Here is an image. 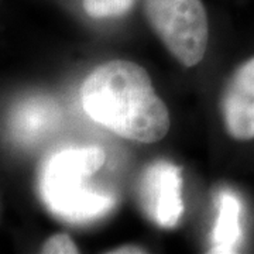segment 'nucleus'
Instances as JSON below:
<instances>
[{"mask_svg":"<svg viewBox=\"0 0 254 254\" xmlns=\"http://www.w3.org/2000/svg\"><path fill=\"white\" fill-rule=\"evenodd\" d=\"M86 115L115 134L157 143L170 130V113L143 66L113 60L95 68L81 89Z\"/></svg>","mask_w":254,"mask_h":254,"instance_id":"1","label":"nucleus"},{"mask_svg":"<svg viewBox=\"0 0 254 254\" xmlns=\"http://www.w3.org/2000/svg\"><path fill=\"white\" fill-rule=\"evenodd\" d=\"M106 161L98 145L65 148L48 158L41 171L40 190L48 209L71 223H89L106 216L116 198L91 187V180Z\"/></svg>","mask_w":254,"mask_h":254,"instance_id":"2","label":"nucleus"},{"mask_svg":"<svg viewBox=\"0 0 254 254\" xmlns=\"http://www.w3.org/2000/svg\"><path fill=\"white\" fill-rule=\"evenodd\" d=\"M148 24L178 63L199 64L208 47V16L200 0H143Z\"/></svg>","mask_w":254,"mask_h":254,"instance_id":"3","label":"nucleus"},{"mask_svg":"<svg viewBox=\"0 0 254 254\" xmlns=\"http://www.w3.org/2000/svg\"><path fill=\"white\" fill-rule=\"evenodd\" d=\"M181 168L155 161L145 168L138 185V199L147 218L163 229L175 227L184 215Z\"/></svg>","mask_w":254,"mask_h":254,"instance_id":"4","label":"nucleus"},{"mask_svg":"<svg viewBox=\"0 0 254 254\" xmlns=\"http://www.w3.org/2000/svg\"><path fill=\"white\" fill-rule=\"evenodd\" d=\"M226 131L235 140L254 138V57L237 68L222 99Z\"/></svg>","mask_w":254,"mask_h":254,"instance_id":"5","label":"nucleus"},{"mask_svg":"<svg viewBox=\"0 0 254 254\" xmlns=\"http://www.w3.org/2000/svg\"><path fill=\"white\" fill-rule=\"evenodd\" d=\"M60 115L58 105L50 98L34 96L24 100L11 116L13 136L21 143H36L57 126Z\"/></svg>","mask_w":254,"mask_h":254,"instance_id":"6","label":"nucleus"},{"mask_svg":"<svg viewBox=\"0 0 254 254\" xmlns=\"http://www.w3.org/2000/svg\"><path fill=\"white\" fill-rule=\"evenodd\" d=\"M243 205L235 192L222 190L218 195V215L210 236V253H236L243 239Z\"/></svg>","mask_w":254,"mask_h":254,"instance_id":"7","label":"nucleus"},{"mask_svg":"<svg viewBox=\"0 0 254 254\" xmlns=\"http://www.w3.org/2000/svg\"><path fill=\"white\" fill-rule=\"evenodd\" d=\"M83 9L93 18L120 17L130 11L136 0H82Z\"/></svg>","mask_w":254,"mask_h":254,"instance_id":"8","label":"nucleus"},{"mask_svg":"<svg viewBox=\"0 0 254 254\" xmlns=\"http://www.w3.org/2000/svg\"><path fill=\"white\" fill-rule=\"evenodd\" d=\"M43 253L47 254H75L79 253L76 245L72 242V239L65 235V233H58L51 236L46 243L43 245Z\"/></svg>","mask_w":254,"mask_h":254,"instance_id":"9","label":"nucleus"},{"mask_svg":"<svg viewBox=\"0 0 254 254\" xmlns=\"http://www.w3.org/2000/svg\"><path fill=\"white\" fill-rule=\"evenodd\" d=\"M110 253H116V254H128V253H145V250H141L140 247H136V246H126V247H120V249H116V250H112Z\"/></svg>","mask_w":254,"mask_h":254,"instance_id":"10","label":"nucleus"}]
</instances>
